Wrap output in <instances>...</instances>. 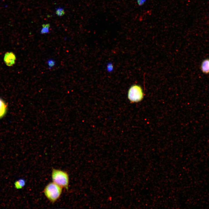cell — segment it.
<instances>
[{"label": "cell", "instance_id": "cell-3", "mask_svg": "<svg viewBox=\"0 0 209 209\" xmlns=\"http://www.w3.org/2000/svg\"><path fill=\"white\" fill-rule=\"evenodd\" d=\"M128 98L131 102H137L141 101L144 97V93L141 87L134 84L129 88L128 92Z\"/></svg>", "mask_w": 209, "mask_h": 209}, {"label": "cell", "instance_id": "cell-2", "mask_svg": "<svg viewBox=\"0 0 209 209\" xmlns=\"http://www.w3.org/2000/svg\"><path fill=\"white\" fill-rule=\"evenodd\" d=\"M51 178L53 182L67 190H68L69 177L66 172L53 168L51 173Z\"/></svg>", "mask_w": 209, "mask_h": 209}, {"label": "cell", "instance_id": "cell-8", "mask_svg": "<svg viewBox=\"0 0 209 209\" xmlns=\"http://www.w3.org/2000/svg\"><path fill=\"white\" fill-rule=\"evenodd\" d=\"M56 14L59 17L63 16L65 14V12L63 8H56Z\"/></svg>", "mask_w": 209, "mask_h": 209}, {"label": "cell", "instance_id": "cell-6", "mask_svg": "<svg viewBox=\"0 0 209 209\" xmlns=\"http://www.w3.org/2000/svg\"><path fill=\"white\" fill-rule=\"evenodd\" d=\"M26 183V181L24 179H20L14 182V187L17 189H21L24 187Z\"/></svg>", "mask_w": 209, "mask_h": 209}, {"label": "cell", "instance_id": "cell-11", "mask_svg": "<svg viewBox=\"0 0 209 209\" xmlns=\"http://www.w3.org/2000/svg\"><path fill=\"white\" fill-rule=\"evenodd\" d=\"M138 5L139 6L144 5L146 2L147 0H136Z\"/></svg>", "mask_w": 209, "mask_h": 209}, {"label": "cell", "instance_id": "cell-4", "mask_svg": "<svg viewBox=\"0 0 209 209\" xmlns=\"http://www.w3.org/2000/svg\"><path fill=\"white\" fill-rule=\"evenodd\" d=\"M16 57L14 54L12 52L6 53L4 57V61L7 65L11 66L14 64Z\"/></svg>", "mask_w": 209, "mask_h": 209}, {"label": "cell", "instance_id": "cell-12", "mask_svg": "<svg viewBox=\"0 0 209 209\" xmlns=\"http://www.w3.org/2000/svg\"><path fill=\"white\" fill-rule=\"evenodd\" d=\"M50 26L49 24H44L42 25V27H47L49 28Z\"/></svg>", "mask_w": 209, "mask_h": 209}, {"label": "cell", "instance_id": "cell-7", "mask_svg": "<svg viewBox=\"0 0 209 209\" xmlns=\"http://www.w3.org/2000/svg\"><path fill=\"white\" fill-rule=\"evenodd\" d=\"M7 110V106L4 101L0 98V118L5 114Z\"/></svg>", "mask_w": 209, "mask_h": 209}, {"label": "cell", "instance_id": "cell-10", "mask_svg": "<svg viewBox=\"0 0 209 209\" xmlns=\"http://www.w3.org/2000/svg\"><path fill=\"white\" fill-rule=\"evenodd\" d=\"M49 29L47 27H42L40 33L42 34L48 33L49 32Z\"/></svg>", "mask_w": 209, "mask_h": 209}, {"label": "cell", "instance_id": "cell-5", "mask_svg": "<svg viewBox=\"0 0 209 209\" xmlns=\"http://www.w3.org/2000/svg\"><path fill=\"white\" fill-rule=\"evenodd\" d=\"M201 69L203 73L205 74H209V58L205 59L202 61Z\"/></svg>", "mask_w": 209, "mask_h": 209}, {"label": "cell", "instance_id": "cell-9", "mask_svg": "<svg viewBox=\"0 0 209 209\" xmlns=\"http://www.w3.org/2000/svg\"><path fill=\"white\" fill-rule=\"evenodd\" d=\"M47 64L49 69H50L55 65V62L52 59H49L47 61Z\"/></svg>", "mask_w": 209, "mask_h": 209}, {"label": "cell", "instance_id": "cell-1", "mask_svg": "<svg viewBox=\"0 0 209 209\" xmlns=\"http://www.w3.org/2000/svg\"><path fill=\"white\" fill-rule=\"evenodd\" d=\"M62 188L53 182L49 183L45 187L44 193L47 199L54 203L60 197Z\"/></svg>", "mask_w": 209, "mask_h": 209}]
</instances>
